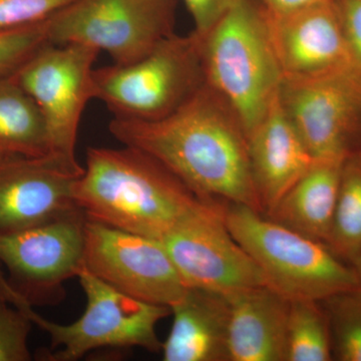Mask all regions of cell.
Masks as SVG:
<instances>
[{
    "instance_id": "1",
    "label": "cell",
    "mask_w": 361,
    "mask_h": 361,
    "mask_svg": "<svg viewBox=\"0 0 361 361\" xmlns=\"http://www.w3.org/2000/svg\"><path fill=\"white\" fill-rule=\"evenodd\" d=\"M111 134L146 152L207 200L238 204L264 214L238 116L206 84L172 115L158 121L114 118Z\"/></svg>"
},
{
    "instance_id": "2",
    "label": "cell",
    "mask_w": 361,
    "mask_h": 361,
    "mask_svg": "<svg viewBox=\"0 0 361 361\" xmlns=\"http://www.w3.org/2000/svg\"><path fill=\"white\" fill-rule=\"evenodd\" d=\"M75 200L89 219L159 240L220 202L203 198L154 157L128 146L87 149Z\"/></svg>"
},
{
    "instance_id": "3",
    "label": "cell",
    "mask_w": 361,
    "mask_h": 361,
    "mask_svg": "<svg viewBox=\"0 0 361 361\" xmlns=\"http://www.w3.org/2000/svg\"><path fill=\"white\" fill-rule=\"evenodd\" d=\"M200 39L205 84L231 106L248 137L283 80L267 11L259 0H239Z\"/></svg>"
},
{
    "instance_id": "4",
    "label": "cell",
    "mask_w": 361,
    "mask_h": 361,
    "mask_svg": "<svg viewBox=\"0 0 361 361\" xmlns=\"http://www.w3.org/2000/svg\"><path fill=\"white\" fill-rule=\"evenodd\" d=\"M224 219L262 271L267 286L289 301H323L360 286L353 266L322 242L238 204L225 205Z\"/></svg>"
},
{
    "instance_id": "5",
    "label": "cell",
    "mask_w": 361,
    "mask_h": 361,
    "mask_svg": "<svg viewBox=\"0 0 361 361\" xmlns=\"http://www.w3.org/2000/svg\"><path fill=\"white\" fill-rule=\"evenodd\" d=\"M78 277L87 307L77 322L63 325L49 322L32 310V304L9 283L0 269V296L51 336V350L44 355L45 360L75 361L102 348L161 350L163 342L157 336L156 327L161 319L172 315L170 307L126 295L85 267Z\"/></svg>"
},
{
    "instance_id": "6",
    "label": "cell",
    "mask_w": 361,
    "mask_h": 361,
    "mask_svg": "<svg viewBox=\"0 0 361 361\" xmlns=\"http://www.w3.org/2000/svg\"><path fill=\"white\" fill-rule=\"evenodd\" d=\"M94 82L96 99L114 118L161 120L205 85L201 39L173 33L135 63L94 68Z\"/></svg>"
},
{
    "instance_id": "7",
    "label": "cell",
    "mask_w": 361,
    "mask_h": 361,
    "mask_svg": "<svg viewBox=\"0 0 361 361\" xmlns=\"http://www.w3.org/2000/svg\"><path fill=\"white\" fill-rule=\"evenodd\" d=\"M178 0H77L49 20L51 44H80L135 63L175 33Z\"/></svg>"
},
{
    "instance_id": "8",
    "label": "cell",
    "mask_w": 361,
    "mask_h": 361,
    "mask_svg": "<svg viewBox=\"0 0 361 361\" xmlns=\"http://www.w3.org/2000/svg\"><path fill=\"white\" fill-rule=\"evenodd\" d=\"M279 102L315 159L361 153V73L353 66L283 78Z\"/></svg>"
},
{
    "instance_id": "9",
    "label": "cell",
    "mask_w": 361,
    "mask_h": 361,
    "mask_svg": "<svg viewBox=\"0 0 361 361\" xmlns=\"http://www.w3.org/2000/svg\"><path fill=\"white\" fill-rule=\"evenodd\" d=\"M99 54L89 45L49 44L13 78L42 111L49 155L71 164H78L75 145L82 113L90 99H96L94 65Z\"/></svg>"
},
{
    "instance_id": "10",
    "label": "cell",
    "mask_w": 361,
    "mask_h": 361,
    "mask_svg": "<svg viewBox=\"0 0 361 361\" xmlns=\"http://www.w3.org/2000/svg\"><path fill=\"white\" fill-rule=\"evenodd\" d=\"M85 268L104 283L142 302L171 308L188 289L161 240L89 218Z\"/></svg>"
},
{
    "instance_id": "11",
    "label": "cell",
    "mask_w": 361,
    "mask_h": 361,
    "mask_svg": "<svg viewBox=\"0 0 361 361\" xmlns=\"http://www.w3.org/2000/svg\"><path fill=\"white\" fill-rule=\"evenodd\" d=\"M225 204L208 207L161 241L188 288L228 297L267 283L262 271L228 229Z\"/></svg>"
},
{
    "instance_id": "12",
    "label": "cell",
    "mask_w": 361,
    "mask_h": 361,
    "mask_svg": "<svg viewBox=\"0 0 361 361\" xmlns=\"http://www.w3.org/2000/svg\"><path fill=\"white\" fill-rule=\"evenodd\" d=\"M87 216L80 208L23 231L0 235V264L16 290L33 301L56 300L85 267Z\"/></svg>"
},
{
    "instance_id": "13",
    "label": "cell",
    "mask_w": 361,
    "mask_h": 361,
    "mask_svg": "<svg viewBox=\"0 0 361 361\" xmlns=\"http://www.w3.org/2000/svg\"><path fill=\"white\" fill-rule=\"evenodd\" d=\"M80 164L54 155L0 160V235L23 231L78 209Z\"/></svg>"
},
{
    "instance_id": "14",
    "label": "cell",
    "mask_w": 361,
    "mask_h": 361,
    "mask_svg": "<svg viewBox=\"0 0 361 361\" xmlns=\"http://www.w3.org/2000/svg\"><path fill=\"white\" fill-rule=\"evenodd\" d=\"M267 16L283 78L310 77L351 66L336 0L286 13L267 11Z\"/></svg>"
},
{
    "instance_id": "15",
    "label": "cell",
    "mask_w": 361,
    "mask_h": 361,
    "mask_svg": "<svg viewBox=\"0 0 361 361\" xmlns=\"http://www.w3.org/2000/svg\"><path fill=\"white\" fill-rule=\"evenodd\" d=\"M247 140L252 177L266 215L315 158L285 114L279 94Z\"/></svg>"
},
{
    "instance_id": "16",
    "label": "cell",
    "mask_w": 361,
    "mask_h": 361,
    "mask_svg": "<svg viewBox=\"0 0 361 361\" xmlns=\"http://www.w3.org/2000/svg\"><path fill=\"white\" fill-rule=\"evenodd\" d=\"M229 361H287L290 301L268 286L227 297Z\"/></svg>"
},
{
    "instance_id": "17",
    "label": "cell",
    "mask_w": 361,
    "mask_h": 361,
    "mask_svg": "<svg viewBox=\"0 0 361 361\" xmlns=\"http://www.w3.org/2000/svg\"><path fill=\"white\" fill-rule=\"evenodd\" d=\"M173 324L161 343L165 361H229L227 296L188 288L171 307Z\"/></svg>"
},
{
    "instance_id": "18",
    "label": "cell",
    "mask_w": 361,
    "mask_h": 361,
    "mask_svg": "<svg viewBox=\"0 0 361 361\" xmlns=\"http://www.w3.org/2000/svg\"><path fill=\"white\" fill-rule=\"evenodd\" d=\"M343 161L315 159L305 174L266 214V217L327 245L336 214Z\"/></svg>"
},
{
    "instance_id": "19",
    "label": "cell",
    "mask_w": 361,
    "mask_h": 361,
    "mask_svg": "<svg viewBox=\"0 0 361 361\" xmlns=\"http://www.w3.org/2000/svg\"><path fill=\"white\" fill-rule=\"evenodd\" d=\"M47 126L39 106L13 78L0 80V157L49 155Z\"/></svg>"
},
{
    "instance_id": "20",
    "label": "cell",
    "mask_w": 361,
    "mask_h": 361,
    "mask_svg": "<svg viewBox=\"0 0 361 361\" xmlns=\"http://www.w3.org/2000/svg\"><path fill=\"white\" fill-rule=\"evenodd\" d=\"M327 245L353 265L361 253V153L342 164L334 224Z\"/></svg>"
},
{
    "instance_id": "21",
    "label": "cell",
    "mask_w": 361,
    "mask_h": 361,
    "mask_svg": "<svg viewBox=\"0 0 361 361\" xmlns=\"http://www.w3.org/2000/svg\"><path fill=\"white\" fill-rule=\"evenodd\" d=\"M330 360H334L331 331L322 301L291 300L287 320V361Z\"/></svg>"
},
{
    "instance_id": "22",
    "label": "cell",
    "mask_w": 361,
    "mask_h": 361,
    "mask_svg": "<svg viewBox=\"0 0 361 361\" xmlns=\"http://www.w3.org/2000/svg\"><path fill=\"white\" fill-rule=\"evenodd\" d=\"M322 303L329 316L334 360L361 361V286Z\"/></svg>"
},
{
    "instance_id": "23",
    "label": "cell",
    "mask_w": 361,
    "mask_h": 361,
    "mask_svg": "<svg viewBox=\"0 0 361 361\" xmlns=\"http://www.w3.org/2000/svg\"><path fill=\"white\" fill-rule=\"evenodd\" d=\"M49 44V20L0 32V77L8 71L18 70Z\"/></svg>"
},
{
    "instance_id": "24",
    "label": "cell",
    "mask_w": 361,
    "mask_h": 361,
    "mask_svg": "<svg viewBox=\"0 0 361 361\" xmlns=\"http://www.w3.org/2000/svg\"><path fill=\"white\" fill-rule=\"evenodd\" d=\"M32 324L23 311L0 296V361L32 360L27 341Z\"/></svg>"
},
{
    "instance_id": "25",
    "label": "cell",
    "mask_w": 361,
    "mask_h": 361,
    "mask_svg": "<svg viewBox=\"0 0 361 361\" xmlns=\"http://www.w3.org/2000/svg\"><path fill=\"white\" fill-rule=\"evenodd\" d=\"M77 0H0V32L49 20Z\"/></svg>"
},
{
    "instance_id": "26",
    "label": "cell",
    "mask_w": 361,
    "mask_h": 361,
    "mask_svg": "<svg viewBox=\"0 0 361 361\" xmlns=\"http://www.w3.org/2000/svg\"><path fill=\"white\" fill-rule=\"evenodd\" d=\"M351 66L361 73V0H336Z\"/></svg>"
},
{
    "instance_id": "27",
    "label": "cell",
    "mask_w": 361,
    "mask_h": 361,
    "mask_svg": "<svg viewBox=\"0 0 361 361\" xmlns=\"http://www.w3.org/2000/svg\"><path fill=\"white\" fill-rule=\"evenodd\" d=\"M195 23L194 32L199 37L217 25L239 0H183Z\"/></svg>"
},
{
    "instance_id": "28",
    "label": "cell",
    "mask_w": 361,
    "mask_h": 361,
    "mask_svg": "<svg viewBox=\"0 0 361 361\" xmlns=\"http://www.w3.org/2000/svg\"><path fill=\"white\" fill-rule=\"evenodd\" d=\"M271 13H286L330 0H259Z\"/></svg>"
},
{
    "instance_id": "29",
    "label": "cell",
    "mask_w": 361,
    "mask_h": 361,
    "mask_svg": "<svg viewBox=\"0 0 361 361\" xmlns=\"http://www.w3.org/2000/svg\"><path fill=\"white\" fill-rule=\"evenodd\" d=\"M353 268H355L356 276H357L358 282L361 286V253L357 258L355 259V262L353 263Z\"/></svg>"
},
{
    "instance_id": "30",
    "label": "cell",
    "mask_w": 361,
    "mask_h": 361,
    "mask_svg": "<svg viewBox=\"0 0 361 361\" xmlns=\"http://www.w3.org/2000/svg\"><path fill=\"white\" fill-rule=\"evenodd\" d=\"M4 158H6V157H4ZM1 159H4V157H0V160H1Z\"/></svg>"
}]
</instances>
